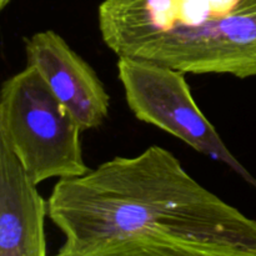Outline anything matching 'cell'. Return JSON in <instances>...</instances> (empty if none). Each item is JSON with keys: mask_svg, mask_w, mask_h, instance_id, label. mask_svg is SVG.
I'll return each instance as SVG.
<instances>
[{"mask_svg": "<svg viewBox=\"0 0 256 256\" xmlns=\"http://www.w3.org/2000/svg\"><path fill=\"white\" fill-rule=\"evenodd\" d=\"M12 2V0H0V9L2 10L5 9V8H6Z\"/></svg>", "mask_w": 256, "mask_h": 256, "instance_id": "obj_8", "label": "cell"}, {"mask_svg": "<svg viewBox=\"0 0 256 256\" xmlns=\"http://www.w3.org/2000/svg\"><path fill=\"white\" fill-rule=\"evenodd\" d=\"M82 128L58 100L38 69L8 78L0 89V144L10 150L38 186L89 172Z\"/></svg>", "mask_w": 256, "mask_h": 256, "instance_id": "obj_3", "label": "cell"}, {"mask_svg": "<svg viewBox=\"0 0 256 256\" xmlns=\"http://www.w3.org/2000/svg\"><path fill=\"white\" fill-rule=\"evenodd\" d=\"M98 25L118 58L184 74L256 76V0H104Z\"/></svg>", "mask_w": 256, "mask_h": 256, "instance_id": "obj_2", "label": "cell"}, {"mask_svg": "<svg viewBox=\"0 0 256 256\" xmlns=\"http://www.w3.org/2000/svg\"><path fill=\"white\" fill-rule=\"evenodd\" d=\"M48 202L0 144V256H46Z\"/></svg>", "mask_w": 256, "mask_h": 256, "instance_id": "obj_6", "label": "cell"}, {"mask_svg": "<svg viewBox=\"0 0 256 256\" xmlns=\"http://www.w3.org/2000/svg\"><path fill=\"white\" fill-rule=\"evenodd\" d=\"M52 256H256V250L164 232H149L78 246L62 244Z\"/></svg>", "mask_w": 256, "mask_h": 256, "instance_id": "obj_7", "label": "cell"}, {"mask_svg": "<svg viewBox=\"0 0 256 256\" xmlns=\"http://www.w3.org/2000/svg\"><path fill=\"white\" fill-rule=\"evenodd\" d=\"M46 202L48 218L70 246L164 232L256 250V220L196 182L158 145L58 180Z\"/></svg>", "mask_w": 256, "mask_h": 256, "instance_id": "obj_1", "label": "cell"}, {"mask_svg": "<svg viewBox=\"0 0 256 256\" xmlns=\"http://www.w3.org/2000/svg\"><path fill=\"white\" fill-rule=\"evenodd\" d=\"M26 65L34 66L82 132L98 129L109 116L110 96L92 65L52 30L24 39Z\"/></svg>", "mask_w": 256, "mask_h": 256, "instance_id": "obj_5", "label": "cell"}, {"mask_svg": "<svg viewBox=\"0 0 256 256\" xmlns=\"http://www.w3.org/2000/svg\"><path fill=\"white\" fill-rule=\"evenodd\" d=\"M116 69L128 106L138 120L222 162L256 189L255 178L230 152L198 106L184 72L132 58H119Z\"/></svg>", "mask_w": 256, "mask_h": 256, "instance_id": "obj_4", "label": "cell"}]
</instances>
